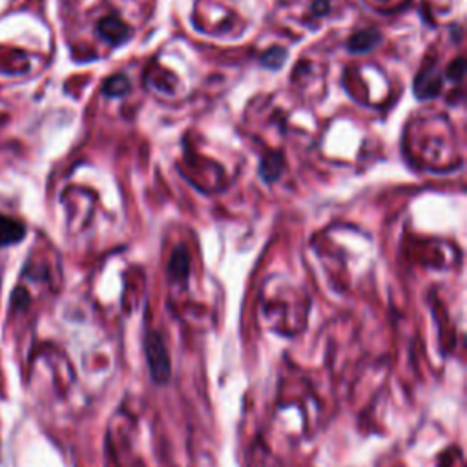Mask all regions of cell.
Returning a JSON list of instances; mask_svg holds the SVG:
<instances>
[{"instance_id": "1", "label": "cell", "mask_w": 467, "mask_h": 467, "mask_svg": "<svg viewBox=\"0 0 467 467\" xmlns=\"http://www.w3.org/2000/svg\"><path fill=\"white\" fill-rule=\"evenodd\" d=\"M146 360H148L150 372L158 384H165L170 378V358L166 347L159 334H152L146 341Z\"/></svg>"}, {"instance_id": "2", "label": "cell", "mask_w": 467, "mask_h": 467, "mask_svg": "<svg viewBox=\"0 0 467 467\" xmlns=\"http://www.w3.org/2000/svg\"><path fill=\"white\" fill-rule=\"evenodd\" d=\"M24 234H26V228L20 221L0 214V247L18 243L24 237Z\"/></svg>"}, {"instance_id": "3", "label": "cell", "mask_w": 467, "mask_h": 467, "mask_svg": "<svg viewBox=\"0 0 467 467\" xmlns=\"http://www.w3.org/2000/svg\"><path fill=\"white\" fill-rule=\"evenodd\" d=\"M97 30H99L102 39L108 40L110 44H121L128 39V28L114 17L102 18Z\"/></svg>"}, {"instance_id": "4", "label": "cell", "mask_w": 467, "mask_h": 467, "mask_svg": "<svg viewBox=\"0 0 467 467\" xmlns=\"http://www.w3.org/2000/svg\"><path fill=\"white\" fill-rule=\"evenodd\" d=\"M380 40V35L376 31H362V33H356V35L350 39L349 48L353 52H367V49L374 48L376 44Z\"/></svg>"}, {"instance_id": "5", "label": "cell", "mask_w": 467, "mask_h": 467, "mask_svg": "<svg viewBox=\"0 0 467 467\" xmlns=\"http://www.w3.org/2000/svg\"><path fill=\"white\" fill-rule=\"evenodd\" d=\"M124 92H128V79L124 75H115V77H110L105 84V93L110 97L122 95Z\"/></svg>"}]
</instances>
